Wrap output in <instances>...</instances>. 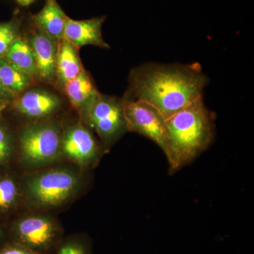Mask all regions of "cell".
Instances as JSON below:
<instances>
[{"label":"cell","instance_id":"d6986e66","mask_svg":"<svg viewBox=\"0 0 254 254\" xmlns=\"http://www.w3.org/2000/svg\"><path fill=\"white\" fill-rule=\"evenodd\" d=\"M55 254H91L88 244L80 238L64 241L58 246Z\"/></svg>","mask_w":254,"mask_h":254},{"label":"cell","instance_id":"277c9868","mask_svg":"<svg viewBox=\"0 0 254 254\" xmlns=\"http://www.w3.org/2000/svg\"><path fill=\"white\" fill-rule=\"evenodd\" d=\"M123 100L127 131L135 132L149 138L166 155L168 137L165 119L147 103L136 100Z\"/></svg>","mask_w":254,"mask_h":254},{"label":"cell","instance_id":"6da1fadb","mask_svg":"<svg viewBox=\"0 0 254 254\" xmlns=\"http://www.w3.org/2000/svg\"><path fill=\"white\" fill-rule=\"evenodd\" d=\"M209 81L197 63H145L132 69L124 99L147 103L166 119L203 98Z\"/></svg>","mask_w":254,"mask_h":254},{"label":"cell","instance_id":"603a6c76","mask_svg":"<svg viewBox=\"0 0 254 254\" xmlns=\"http://www.w3.org/2000/svg\"><path fill=\"white\" fill-rule=\"evenodd\" d=\"M18 3H19L21 6H27L28 5L32 4L35 0H16Z\"/></svg>","mask_w":254,"mask_h":254},{"label":"cell","instance_id":"52a82bcc","mask_svg":"<svg viewBox=\"0 0 254 254\" xmlns=\"http://www.w3.org/2000/svg\"><path fill=\"white\" fill-rule=\"evenodd\" d=\"M12 232L13 242L38 254H49L59 243V227L46 217L23 218L15 225Z\"/></svg>","mask_w":254,"mask_h":254},{"label":"cell","instance_id":"5b68a950","mask_svg":"<svg viewBox=\"0 0 254 254\" xmlns=\"http://www.w3.org/2000/svg\"><path fill=\"white\" fill-rule=\"evenodd\" d=\"M78 179L66 170H54L33 178L28 185V193L36 204L55 206L66 201L78 187Z\"/></svg>","mask_w":254,"mask_h":254},{"label":"cell","instance_id":"7402d4cb","mask_svg":"<svg viewBox=\"0 0 254 254\" xmlns=\"http://www.w3.org/2000/svg\"><path fill=\"white\" fill-rule=\"evenodd\" d=\"M14 98V95L11 94L9 91L5 89L4 87L2 86L1 82H0V100L8 102Z\"/></svg>","mask_w":254,"mask_h":254},{"label":"cell","instance_id":"9a60e30c","mask_svg":"<svg viewBox=\"0 0 254 254\" xmlns=\"http://www.w3.org/2000/svg\"><path fill=\"white\" fill-rule=\"evenodd\" d=\"M33 78L4 58H0V82L14 97L23 93L33 82Z\"/></svg>","mask_w":254,"mask_h":254},{"label":"cell","instance_id":"30bf717a","mask_svg":"<svg viewBox=\"0 0 254 254\" xmlns=\"http://www.w3.org/2000/svg\"><path fill=\"white\" fill-rule=\"evenodd\" d=\"M35 61L37 78L52 83L56 78V58L58 42L38 29L30 42Z\"/></svg>","mask_w":254,"mask_h":254},{"label":"cell","instance_id":"d4e9b609","mask_svg":"<svg viewBox=\"0 0 254 254\" xmlns=\"http://www.w3.org/2000/svg\"><path fill=\"white\" fill-rule=\"evenodd\" d=\"M3 238V231L2 230H1V227H0V241L2 240Z\"/></svg>","mask_w":254,"mask_h":254},{"label":"cell","instance_id":"5bb4252c","mask_svg":"<svg viewBox=\"0 0 254 254\" xmlns=\"http://www.w3.org/2000/svg\"><path fill=\"white\" fill-rule=\"evenodd\" d=\"M64 87L71 104L77 109L81 110L82 112L86 110L100 94L85 69L77 77L66 83Z\"/></svg>","mask_w":254,"mask_h":254},{"label":"cell","instance_id":"ba28073f","mask_svg":"<svg viewBox=\"0 0 254 254\" xmlns=\"http://www.w3.org/2000/svg\"><path fill=\"white\" fill-rule=\"evenodd\" d=\"M62 150L68 158L82 164L94 161L99 154V147L91 132L83 125H75L62 139Z\"/></svg>","mask_w":254,"mask_h":254},{"label":"cell","instance_id":"7a4b0ae2","mask_svg":"<svg viewBox=\"0 0 254 254\" xmlns=\"http://www.w3.org/2000/svg\"><path fill=\"white\" fill-rule=\"evenodd\" d=\"M215 116L203 98L165 119L171 173L191 163L208 149L215 137Z\"/></svg>","mask_w":254,"mask_h":254},{"label":"cell","instance_id":"2e32d148","mask_svg":"<svg viewBox=\"0 0 254 254\" xmlns=\"http://www.w3.org/2000/svg\"><path fill=\"white\" fill-rule=\"evenodd\" d=\"M4 58L33 78H37L34 54L31 45L25 38L18 36Z\"/></svg>","mask_w":254,"mask_h":254},{"label":"cell","instance_id":"e0dca14e","mask_svg":"<svg viewBox=\"0 0 254 254\" xmlns=\"http://www.w3.org/2000/svg\"><path fill=\"white\" fill-rule=\"evenodd\" d=\"M19 26L17 20L0 23V58H4L12 43L19 36Z\"/></svg>","mask_w":254,"mask_h":254},{"label":"cell","instance_id":"4fadbf2b","mask_svg":"<svg viewBox=\"0 0 254 254\" xmlns=\"http://www.w3.org/2000/svg\"><path fill=\"white\" fill-rule=\"evenodd\" d=\"M78 48L63 38L58 44L56 58V78L64 86L77 77L84 68L78 56Z\"/></svg>","mask_w":254,"mask_h":254},{"label":"cell","instance_id":"ffe728a7","mask_svg":"<svg viewBox=\"0 0 254 254\" xmlns=\"http://www.w3.org/2000/svg\"><path fill=\"white\" fill-rule=\"evenodd\" d=\"M11 153V141L9 135L2 127H0V162L8 158Z\"/></svg>","mask_w":254,"mask_h":254},{"label":"cell","instance_id":"44dd1931","mask_svg":"<svg viewBox=\"0 0 254 254\" xmlns=\"http://www.w3.org/2000/svg\"><path fill=\"white\" fill-rule=\"evenodd\" d=\"M0 254H38L35 253L33 251L28 250L26 247L15 243L10 242L9 244L5 245L2 248L0 249Z\"/></svg>","mask_w":254,"mask_h":254},{"label":"cell","instance_id":"3957f363","mask_svg":"<svg viewBox=\"0 0 254 254\" xmlns=\"http://www.w3.org/2000/svg\"><path fill=\"white\" fill-rule=\"evenodd\" d=\"M83 112L90 126L105 143H111L127 131L123 100L100 93Z\"/></svg>","mask_w":254,"mask_h":254},{"label":"cell","instance_id":"7c38bea8","mask_svg":"<svg viewBox=\"0 0 254 254\" xmlns=\"http://www.w3.org/2000/svg\"><path fill=\"white\" fill-rule=\"evenodd\" d=\"M67 18L57 0H46L43 9L32 17L37 29L58 43L64 38Z\"/></svg>","mask_w":254,"mask_h":254},{"label":"cell","instance_id":"ac0fdd59","mask_svg":"<svg viewBox=\"0 0 254 254\" xmlns=\"http://www.w3.org/2000/svg\"><path fill=\"white\" fill-rule=\"evenodd\" d=\"M17 196V187L14 182L8 178L0 179V208L12 206Z\"/></svg>","mask_w":254,"mask_h":254},{"label":"cell","instance_id":"cb8c5ba5","mask_svg":"<svg viewBox=\"0 0 254 254\" xmlns=\"http://www.w3.org/2000/svg\"><path fill=\"white\" fill-rule=\"evenodd\" d=\"M8 102L7 101H1L0 100V115L5 110V108L7 107Z\"/></svg>","mask_w":254,"mask_h":254},{"label":"cell","instance_id":"9c48e42d","mask_svg":"<svg viewBox=\"0 0 254 254\" xmlns=\"http://www.w3.org/2000/svg\"><path fill=\"white\" fill-rule=\"evenodd\" d=\"M105 19L104 16H100L77 21L68 17L64 38L78 49L85 46L109 49V45L104 41L102 35V26Z\"/></svg>","mask_w":254,"mask_h":254},{"label":"cell","instance_id":"8fae6325","mask_svg":"<svg viewBox=\"0 0 254 254\" xmlns=\"http://www.w3.org/2000/svg\"><path fill=\"white\" fill-rule=\"evenodd\" d=\"M60 100L55 94L41 90L23 93L14 103L15 108L24 116L41 119L49 116L59 108Z\"/></svg>","mask_w":254,"mask_h":254},{"label":"cell","instance_id":"8992f818","mask_svg":"<svg viewBox=\"0 0 254 254\" xmlns=\"http://www.w3.org/2000/svg\"><path fill=\"white\" fill-rule=\"evenodd\" d=\"M23 158L38 165L54 160L62 150V138L56 127L47 124L30 125L20 136Z\"/></svg>","mask_w":254,"mask_h":254}]
</instances>
